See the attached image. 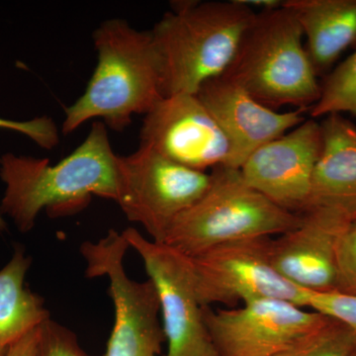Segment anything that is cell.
<instances>
[{"label": "cell", "mask_w": 356, "mask_h": 356, "mask_svg": "<svg viewBox=\"0 0 356 356\" xmlns=\"http://www.w3.org/2000/svg\"><path fill=\"white\" fill-rule=\"evenodd\" d=\"M0 177L6 184L0 213L28 233L43 210L51 218L67 217L86 209L93 196L116 202L118 154L106 125L97 121L86 140L55 165L48 159L4 154Z\"/></svg>", "instance_id": "1"}, {"label": "cell", "mask_w": 356, "mask_h": 356, "mask_svg": "<svg viewBox=\"0 0 356 356\" xmlns=\"http://www.w3.org/2000/svg\"><path fill=\"white\" fill-rule=\"evenodd\" d=\"M255 13L241 0L175 2L149 31L163 97L196 95L222 76Z\"/></svg>", "instance_id": "2"}, {"label": "cell", "mask_w": 356, "mask_h": 356, "mask_svg": "<svg viewBox=\"0 0 356 356\" xmlns=\"http://www.w3.org/2000/svg\"><path fill=\"white\" fill-rule=\"evenodd\" d=\"M93 42L97 65L83 95L65 110V135L95 118L122 132L134 115H147L163 98L151 32L115 18L96 28Z\"/></svg>", "instance_id": "3"}, {"label": "cell", "mask_w": 356, "mask_h": 356, "mask_svg": "<svg viewBox=\"0 0 356 356\" xmlns=\"http://www.w3.org/2000/svg\"><path fill=\"white\" fill-rule=\"evenodd\" d=\"M304 35L286 6L255 13L235 58L222 76L242 86L257 102L310 111L322 91Z\"/></svg>", "instance_id": "4"}, {"label": "cell", "mask_w": 356, "mask_h": 356, "mask_svg": "<svg viewBox=\"0 0 356 356\" xmlns=\"http://www.w3.org/2000/svg\"><path fill=\"white\" fill-rule=\"evenodd\" d=\"M210 175L207 191L175 220L161 243L193 257L224 243L278 236L301 222V215L252 188L238 168L220 166Z\"/></svg>", "instance_id": "5"}, {"label": "cell", "mask_w": 356, "mask_h": 356, "mask_svg": "<svg viewBox=\"0 0 356 356\" xmlns=\"http://www.w3.org/2000/svg\"><path fill=\"white\" fill-rule=\"evenodd\" d=\"M271 240L264 236L236 241L189 257L201 306L236 308L276 299L308 308L310 292L293 284L274 267Z\"/></svg>", "instance_id": "6"}, {"label": "cell", "mask_w": 356, "mask_h": 356, "mask_svg": "<svg viewBox=\"0 0 356 356\" xmlns=\"http://www.w3.org/2000/svg\"><path fill=\"white\" fill-rule=\"evenodd\" d=\"M129 248L123 234L115 229L79 248L86 262V277L108 280L115 321L105 356H159L165 337L158 292L151 280L140 282L129 277L124 267Z\"/></svg>", "instance_id": "7"}, {"label": "cell", "mask_w": 356, "mask_h": 356, "mask_svg": "<svg viewBox=\"0 0 356 356\" xmlns=\"http://www.w3.org/2000/svg\"><path fill=\"white\" fill-rule=\"evenodd\" d=\"M210 172L175 163L140 146L118 156L116 203L130 222L142 225L152 241L163 243L175 220L209 187Z\"/></svg>", "instance_id": "8"}, {"label": "cell", "mask_w": 356, "mask_h": 356, "mask_svg": "<svg viewBox=\"0 0 356 356\" xmlns=\"http://www.w3.org/2000/svg\"><path fill=\"white\" fill-rule=\"evenodd\" d=\"M122 234L140 255L158 292L168 343L165 356H218L196 294L189 257L165 243L147 240L135 228Z\"/></svg>", "instance_id": "9"}, {"label": "cell", "mask_w": 356, "mask_h": 356, "mask_svg": "<svg viewBox=\"0 0 356 356\" xmlns=\"http://www.w3.org/2000/svg\"><path fill=\"white\" fill-rule=\"evenodd\" d=\"M203 315L218 356H276L329 318L276 299L216 310L203 307Z\"/></svg>", "instance_id": "10"}, {"label": "cell", "mask_w": 356, "mask_h": 356, "mask_svg": "<svg viewBox=\"0 0 356 356\" xmlns=\"http://www.w3.org/2000/svg\"><path fill=\"white\" fill-rule=\"evenodd\" d=\"M140 139V146L199 172L231 163L226 134L196 95L163 97L145 115Z\"/></svg>", "instance_id": "11"}, {"label": "cell", "mask_w": 356, "mask_h": 356, "mask_svg": "<svg viewBox=\"0 0 356 356\" xmlns=\"http://www.w3.org/2000/svg\"><path fill=\"white\" fill-rule=\"evenodd\" d=\"M296 228L271 240V261L293 284L309 292H334L337 250L356 205H325L301 215Z\"/></svg>", "instance_id": "12"}, {"label": "cell", "mask_w": 356, "mask_h": 356, "mask_svg": "<svg viewBox=\"0 0 356 356\" xmlns=\"http://www.w3.org/2000/svg\"><path fill=\"white\" fill-rule=\"evenodd\" d=\"M321 151V127L305 120L250 154L240 170L252 188L283 209H309L312 178Z\"/></svg>", "instance_id": "13"}, {"label": "cell", "mask_w": 356, "mask_h": 356, "mask_svg": "<svg viewBox=\"0 0 356 356\" xmlns=\"http://www.w3.org/2000/svg\"><path fill=\"white\" fill-rule=\"evenodd\" d=\"M196 95L226 134L232 147L229 168L238 170L257 149L306 120V110L277 112L222 76L204 83Z\"/></svg>", "instance_id": "14"}, {"label": "cell", "mask_w": 356, "mask_h": 356, "mask_svg": "<svg viewBox=\"0 0 356 356\" xmlns=\"http://www.w3.org/2000/svg\"><path fill=\"white\" fill-rule=\"evenodd\" d=\"M320 127L321 151L312 178L308 210L356 205V126L343 115L331 114Z\"/></svg>", "instance_id": "15"}, {"label": "cell", "mask_w": 356, "mask_h": 356, "mask_svg": "<svg viewBox=\"0 0 356 356\" xmlns=\"http://www.w3.org/2000/svg\"><path fill=\"white\" fill-rule=\"evenodd\" d=\"M306 39V50L318 76L356 47V0H286Z\"/></svg>", "instance_id": "16"}, {"label": "cell", "mask_w": 356, "mask_h": 356, "mask_svg": "<svg viewBox=\"0 0 356 356\" xmlns=\"http://www.w3.org/2000/svg\"><path fill=\"white\" fill-rule=\"evenodd\" d=\"M31 262L23 248L16 247L0 270V346L8 348L51 318L43 298L25 287Z\"/></svg>", "instance_id": "17"}, {"label": "cell", "mask_w": 356, "mask_h": 356, "mask_svg": "<svg viewBox=\"0 0 356 356\" xmlns=\"http://www.w3.org/2000/svg\"><path fill=\"white\" fill-rule=\"evenodd\" d=\"M310 114L313 119L331 114L356 117V51L327 76Z\"/></svg>", "instance_id": "18"}, {"label": "cell", "mask_w": 356, "mask_h": 356, "mask_svg": "<svg viewBox=\"0 0 356 356\" xmlns=\"http://www.w3.org/2000/svg\"><path fill=\"white\" fill-rule=\"evenodd\" d=\"M355 350V332L329 318L276 356H353Z\"/></svg>", "instance_id": "19"}, {"label": "cell", "mask_w": 356, "mask_h": 356, "mask_svg": "<svg viewBox=\"0 0 356 356\" xmlns=\"http://www.w3.org/2000/svg\"><path fill=\"white\" fill-rule=\"evenodd\" d=\"M37 356H92L81 348L74 332L49 318L40 327Z\"/></svg>", "instance_id": "20"}, {"label": "cell", "mask_w": 356, "mask_h": 356, "mask_svg": "<svg viewBox=\"0 0 356 356\" xmlns=\"http://www.w3.org/2000/svg\"><path fill=\"white\" fill-rule=\"evenodd\" d=\"M334 292L356 296V219L346 229L337 247Z\"/></svg>", "instance_id": "21"}, {"label": "cell", "mask_w": 356, "mask_h": 356, "mask_svg": "<svg viewBox=\"0 0 356 356\" xmlns=\"http://www.w3.org/2000/svg\"><path fill=\"white\" fill-rule=\"evenodd\" d=\"M0 129L22 134L44 149H51L60 142L58 129L48 116L37 117L28 121H14L0 117ZM6 222L0 213V232L6 231Z\"/></svg>", "instance_id": "22"}, {"label": "cell", "mask_w": 356, "mask_h": 356, "mask_svg": "<svg viewBox=\"0 0 356 356\" xmlns=\"http://www.w3.org/2000/svg\"><path fill=\"white\" fill-rule=\"evenodd\" d=\"M308 308L343 323L356 334V296L337 292H310Z\"/></svg>", "instance_id": "23"}, {"label": "cell", "mask_w": 356, "mask_h": 356, "mask_svg": "<svg viewBox=\"0 0 356 356\" xmlns=\"http://www.w3.org/2000/svg\"><path fill=\"white\" fill-rule=\"evenodd\" d=\"M40 327L28 332L25 336L18 339V341L11 343L8 346L6 356H37V353H38Z\"/></svg>", "instance_id": "24"}, {"label": "cell", "mask_w": 356, "mask_h": 356, "mask_svg": "<svg viewBox=\"0 0 356 356\" xmlns=\"http://www.w3.org/2000/svg\"><path fill=\"white\" fill-rule=\"evenodd\" d=\"M7 350H8V348H4V346H0V356H6Z\"/></svg>", "instance_id": "25"}, {"label": "cell", "mask_w": 356, "mask_h": 356, "mask_svg": "<svg viewBox=\"0 0 356 356\" xmlns=\"http://www.w3.org/2000/svg\"><path fill=\"white\" fill-rule=\"evenodd\" d=\"M353 356H356V350L355 351V353H353Z\"/></svg>", "instance_id": "26"}]
</instances>
